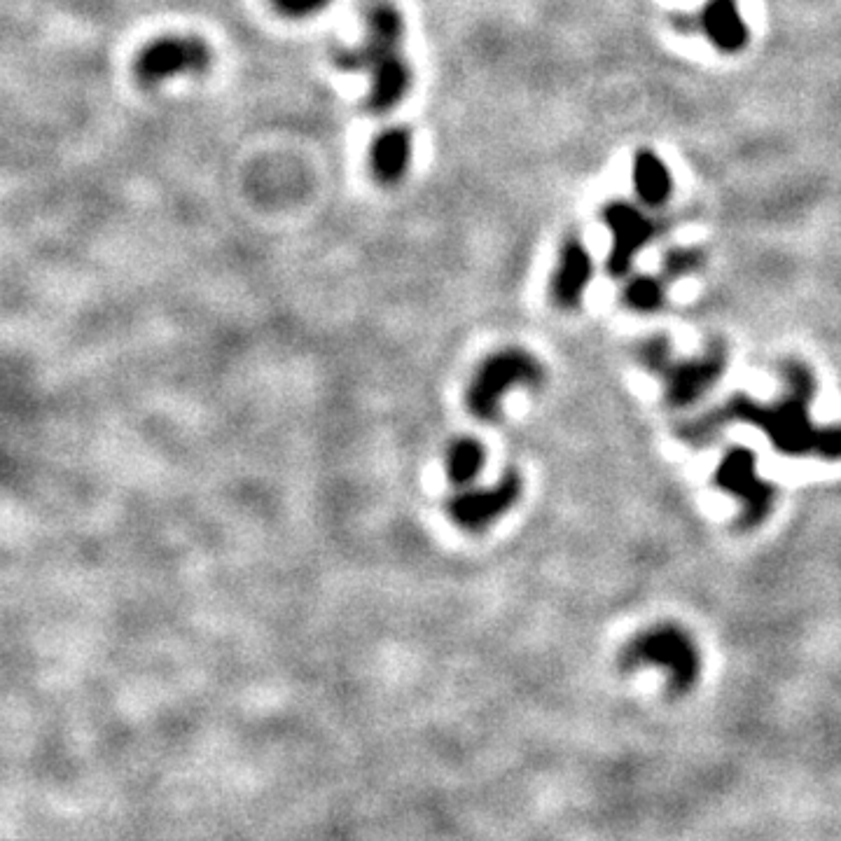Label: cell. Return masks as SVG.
Listing matches in <instances>:
<instances>
[{"label": "cell", "instance_id": "6da1fadb", "mask_svg": "<svg viewBox=\"0 0 841 841\" xmlns=\"http://www.w3.org/2000/svg\"><path fill=\"white\" fill-rule=\"evenodd\" d=\"M785 393L776 402H757L736 393L713 412L683 423L678 435L687 444L701 447L720 435L727 423H748L769 437L771 447L785 456H816L841 461V426H818L811 419V402L816 398V379L809 367L797 360L783 365Z\"/></svg>", "mask_w": 841, "mask_h": 841}, {"label": "cell", "instance_id": "7a4b0ae2", "mask_svg": "<svg viewBox=\"0 0 841 841\" xmlns=\"http://www.w3.org/2000/svg\"><path fill=\"white\" fill-rule=\"evenodd\" d=\"M365 26L363 43L337 50L335 64L342 71L367 73L370 78L367 110L374 115H384L400 106L414 80L412 66L402 52L405 19L393 3L379 0L367 10Z\"/></svg>", "mask_w": 841, "mask_h": 841}, {"label": "cell", "instance_id": "3957f363", "mask_svg": "<svg viewBox=\"0 0 841 841\" xmlns=\"http://www.w3.org/2000/svg\"><path fill=\"white\" fill-rule=\"evenodd\" d=\"M624 671L657 666L666 671L671 697H685L699 683L701 652L694 638L678 624H657L641 631L624 645L620 655Z\"/></svg>", "mask_w": 841, "mask_h": 841}, {"label": "cell", "instance_id": "277c9868", "mask_svg": "<svg viewBox=\"0 0 841 841\" xmlns=\"http://www.w3.org/2000/svg\"><path fill=\"white\" fill-rule=\"evenodd\" d=\"M545 367L538 358L524 349L496 351L479 365L472 377L465 402L472 416L479 421H496L500 416V400L514 386H540Z\"/></svg>", "mask_w": 841, "mask_h": 841}, {"label": "cell", "instance_id": "5b68a950", "mask_svg": "<svg viewBox=\"0 0 841 841\" xmlns=\"http://www.w3.org/2000/svg\"><path fill=\"white\" fill-rule=\"evenodd\" d=\"M715 484L741 503L739 526L757 528L769 519L774 510L776 486L757 475L755 454L746 447H732L720 458L715 468Z\"/></svg>", "mask_w": 841, "mask_h": 841}, {"label": "cell", "instance_id": "8992f818", "mask_svg": "<svg viewBox=\"0 0 841 841\" xmlns=\"http://www.w3.org/2000/svg\"><path fill=\"white\" fill-rule=\"evenodd\" d=\"M213 64V50L199 36H162L138 52L136 78L145 87H155L178 75L204 73Z\"/></svg>", "mask_w": 841, "mask_h": 841}, {"label": "cell", "instance_id": "52a82bcc", "mask_svg": "<svg viewBox=\"0 0 841 841\" xmlns=\"http://www.w3.org/2000/svg\"><path fill=\"white\" fill-rule=\"evenodd\" d=\"M727 367V346L720 339H713L706 351L690 360H669L655 374L666 384V402L671 407L683 409L699 402L711 388L718 384Z\"/></svg>", "mask_w": 841, "mask_h": 841}, {"label": "cell", "instance_id": "ba28073f", "mask_svg": "<svg viewBox=\"0 0 841 841\" xmlns=\"http://www.w3.org/2000/svg\"><path fill=\"white\" fill-rule=\"evenodd\" d=\"M521 496L519 472L507 470L489 489H465L449 500L447 512L465 531H482L505 514Z\"/></svg>", "mask_w": 841, "mask_h": 841}, {"label": "cell", "instance_id": "9c48e42d", "mask_svg": "<svg viewBox=\"0 0 841 841\" xmlns=\"http://www.w3.org/2000/svg\"><path fill=\"white\" fill-rule=\"evenodd\" d=\"M603 220L613 234L608 271L620 278L631 269V262L645 248V243L657 234V222L629 201H610L603 208Z\"/></svg>", "mask_w": 841, "mask_h": 841}, {"label": "cell", "instance_id": "30bf717a", "mask_svg": "<svg viewBox=\"0 0 841 841\" xmlns=\"http://www.w3.org/2000/svg\"><path fill=\"white\" fill-rule=\"evenodd\" d=\"M592 281V255L580 239L561 246L559 264L552 276V300L561 309H578Z\"/></svg>", "mask_w": 841, "mask_h": 841}, {"label": "cell", "instance_id": "8fae6325", "mask_svg": "<svg viewBox=\"0 0 841 841\" xmlns=\"http://www.w3.org/2000/svg\"><path fill=\"white\" fill-rule=\"evenodd\" d=\"M414 157L412 129L393 124L381 129L370 145V171L381 185H395L407 176Z\"/></svg>", "mask_w": 841, "mask_h": 841}, {"label": "cell", "instance_id": "7c38bea8", "mask_svg": "<svg viewBox=\"0 0 841 841\" xmlns=\"http://www.w3.org/2000/svg\"><path fill=\"white\" fill-rule=\"evenodd\" d=\"M701 29L720 52L734 54L748 45L750 31L736 0H708L701 12Z\"/></svg>", "mask_w": 841, "mask_h": 841}, {"label": "cell", "instance_id": "4fadbf2b", "mask_svg": "<svg viewBox=\"0 0 841 841\" xmlns=\"http://www.w3.org/2000/svg\"><path fill=\"white\" fill-rule=\"evenodd\" d=\"M631 180H634L636 197L650 208L666 204L673 192V178L669 173V166H666L662 157L655 155L652 150L636 152Z\"/></svg>", "mask_w": 841, "mask_h": 841}, {"label": "cell", "instance_id": "5bb4252c", "mask_svg": "<svg viewBox=\"0 0 841 841\" xmlns=\"http://www.w3.org/2000/svg\"><path fill=\"white\" fill-rule=\"evenodd\" d=\"M484 465V447L482 442L472 437H461L451 444L447 451V477L451 484L465 486L479 475Z\"/></svg>", "mask_w": 841, "mask_h": 841}, {"label": "cell", "instance_id": "9a60e30c", "mask_svg": "<svg viewBox=\"0 0 841 841\" xmlns=\"http://www.w3.org/2000/svg\"><path fill=\"white\" fill-rule=\"evenodd\" d=\"M622 297L629 309L641 311V314L659 311L666 302V278L648 276V274L629 278L627 286H624Z\"/></svg>", "mask_w": 841, "mask_h": 841}, {"label": "cell", "instance_id": "2e32d148", "mask_svg": "<svg viewBox=\"0 0 841 841\" xmlns=\"http://www.w3.org/2000/svg\"><path fill=\"white\" fill-rule=\"evenodd\" d=\"M701 262H704V257H701L699 250H692V248H680V250H673L664 257V278H678V276H685L690 274V271L699 269Z\"/></svg>", "mask_w": 841, "mask_h": 841}, {"label": "cell", "instance_id": "e0dca14e", "mask_svg": "<svg viewBox=\"0 0 841 841\" xmlns=\"http://www.w3.org/2000/svg\"><path fill=\"white\" fill-rule=\"evenodd\" d=\"M332 0H271V5L281 12V15L293 17V19H304L314 17L318 12H323Z\"/></svg>", "mask_w": 841, "mask_h": 841}]
</instances>
